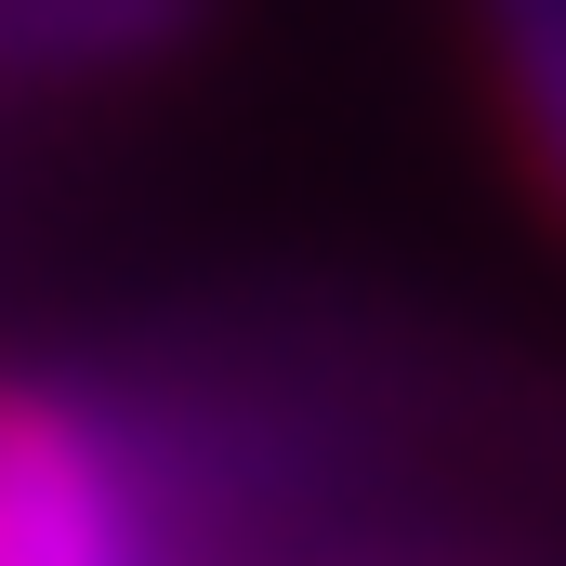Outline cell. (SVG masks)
<instances>
[{
  "mask_svg": "<svg viewBox=\"0 0 566 566\" xmlns=\"http://www.w3.org/2000/svg\"><path fill=\"white\" fill-rule=\"evenodd\" d=\"M448 27L474 53V93H488V133L514 158V185L566 238V0H448Z\"/></svg>",
  "mask_w": 566,
  "mask_h": 566,
  "instance_id": "cell-3",
  "label": "cell"
},
{
  "mask_svg": "<svg viewBox=\"0 0 566 566\" xmlns=\"http://www.w3.org/2000/svg\"><path fill=\"white\" fill-rule=\"evenodd\" d=\"M224 0H0V93H119L171 80Z\"/></svg>",
  "mask_w": 566,
  "mask_h": 566,
  "instance_id": "cell-2",
  "label": "cell"
},
{
  "mask_svg": "<svg viewBox=\"0 0 566 566\" xmlns=\"http://www.w3.org/2000/svg\"><path fill=\"white\" fill-rule=\"evenodd\" d=\"M0 566H158L133 448L27 369H0Z\"/></svg>",
  "mask_w": 566,
  "mask_h": 566,
  "instance_id": "cell-1",
  "label": "cell"
}]
</instances>
